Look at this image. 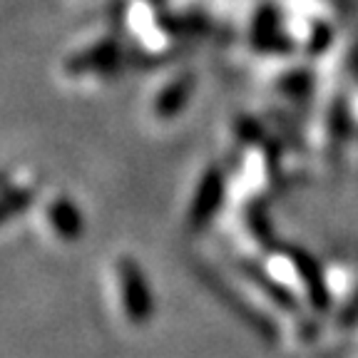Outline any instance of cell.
I'll list each match as a JSON object with an SVG mask.
<instances>
[{"mask_svg": "<svg viewBox=\"0 0 358 358\" xmlns=\"http://www.w3.org/2000/svg\"><path fill=\"white\" fill-rule=\"evenodd\" d=\"M50 222H52V227H55L57 234L67 236V239L78 236V231L83 229V222H80L78 209H75L65 196L55 199V204L50 207Z\"/></svg>", "mask_w": 358, "mask_h": 358, "instance_id": "obj_1", "label": "cell"}, {"mask_svg": "<svg viewBox=\"0 0 358 358\" xmlns=\"http://www.w3.org/2000/svg\"><path fill=\"white\" fill-rule=\"evenodd\" d=\"M33 204V192L30 189H10L0 194V224L10 222L15 214H22Z\"/></svg>", "mask_w": 358, "mask_h": 358, "instance_id": "obj_2", "label": "cell"}]
</instances>
